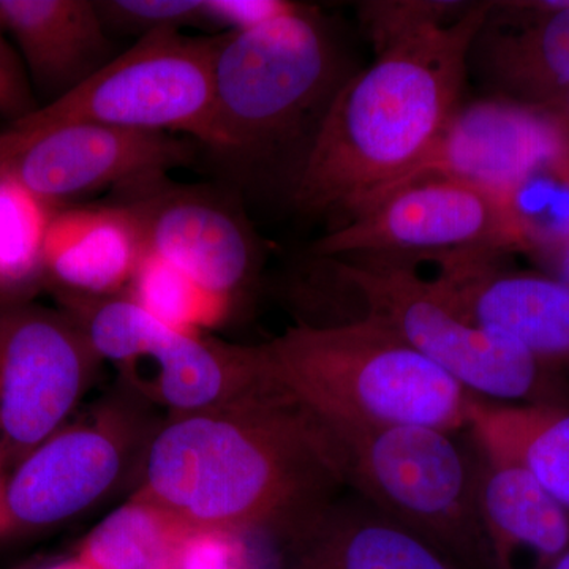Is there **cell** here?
I'll return each mask as SVG.
<instances>
[{
    "label": "cell",
    "instance_id": "obj_7",
    "mask_svg": "<svg viewBox=\"0 0 569 569\" xmlns=\"http://www.w3.org/2000/svg\"><path fill=\"white\" fill-rule=\"evenodd\" d=\"M527 250L515 217L496 194L429 178L397 187L310 247L316 258H369L413 266L500 260Z\"/></svg>",
    "mask_w": 569,
    "mask_h": 569
},
{
    "label": "cell",
    "instance_id": "obj_29",
    "mask_svg": "<svg viewBox=\"0 0 569 569\" xmlns=\"http://www.w3.org/2000/svg\"><path fill=\"white\" fill-rule=\"evenodd\" d=\"M557 263H559L560 277L557 279L563 280L569 284V247L560 254H557Z\"/></svg>",
    "mask_w": 569,
    "mask_h": 569
},
{
    "label": "cell",
    "instance_id": "obj_17",
    "mask_svg": "<svg viewBox=\"0 0 569 569\" xmlns=\"http://www.w3.org/2000/svg\"><path fill=\"white\" fill-rule=\"evenodd\" d=\"M0 29L17 43L36 93L48 103L116 58L91 0H0Z\"/></svg>",
    "mask_w": 569,
    "mask_h": 569
},
{
    "label": "cell",
    "instance_id": "obj_20",
    "mask_svg": "<svg viewBox=\"0 0 569 569\" xmlns=\"http://www.w3.org/2000/svg\"><path fill=\"white\" fill-rule=\"evenodd\" d=\"M468 432L479 451L515 463L569 511V406L473 400Z\"/></svg>",
    "mask_w": 569,
    "mask_h": 569
},
{
    "label": "cell",
    "instance_id": "obj_24",
    "mask_svg": "<svg viewBox=\"0 0 569 569\" xmlns=\"http://www.w3.org/2000/svg\"><path fill=\"white\" fill-rule=\"evenodd\" d=\"M475 2L460 0H367L356 3L362 32L373 52L437 26L459 20Z\"/></svg>",
    "mask_w": 569,
    "mask_h": 569
},
{
    "label": "cell",
    "instance_id": "obj_18",
    "mask_svg": "<svg viewBox=\"0 0 569 569\" xmlns=\"http://www.w3.org/2000/svg\"><path fill=\"white\" fill-rule=\"evenodd\" d=\"M144 254L140 224L126 204L62 206L44 241V283L66 295L123 293Z\"/></svg>",
    "mask_w": 569,
    "mask_h": 569
},
{
    "label": "cell",
    "instance_id": "obj_4",
    "mask_svg": "<svg viewBox=\"0 0 569 569\" xmlns=\"http://www.w3.org/2000/svg\"><path fill=\"white\" fill-rule=\"evenodd\" d=\"M260 348L272 383L321 426L468 429L477 396L373 321L301 323Z\"/></svg>",
    "mask_w": 569,
    "mask_h": 569
},
{
    "label": "cell",
    "instance_id": "obj_27",
    "mask_svg": "<svg viewBox=\"0 0 569 569\" xmlns=\"http://www.w3.org/2000/svg\"><path fill=\"white\" fill-rule=\"evenodd\" d=\"M206 20L224 32L249 31L305 9L288 0H204Z\"/></svg>",
    "mask_w": 569,
    "mask_h": 569
},
{
    "label": "cell",
    "instance_id": "obj_16",
    "mask_svg": "<svg viewBox=\"0 0 569 569\" xmlns=\"http://www.w3.org/2000/svg\"><path fill=\"white\" fill-rule=\"evenodd\" d=\"M282 535V569H470L358 493L331 498Z\"/></svg>",
    "mask_w": 569,
    "mask_h": 569
},
{
    "label": "cell",
    "instance_id": "obj_22",
    "mask_svg": "<svg viewBox=\"0 0 569 569\" xmlns=\"http://www.w3.org/2000/svg\"><path fill=\"white\" fill-rule=\"evenodd\" d=\"M56 209L0 167V306L26 302L44 283V241Z\"/></svg>",
    "mask_w": 569,
    "mask_h": 569
},
{
    "label": "cell",
    "instance_id": "obj_26",
    "mask_svg": "<svg viewBox=\"0 0 569 569\" xmlns=\"http://www.w3.org/2000/svg\"><path fill=\"white\" fill-rule=\"evenodd\" d=\"M178 569H253L242 535L193 530L183 546Z\"/></svg>",
    "mask_w": 569,
    "mask_h": 569
},
{
    "label": "cell",
    "instance_id": "obj_11",
    "mask_svg": "<svg viewBox=\"0 0 569 569\" xmlns=\"http://www.w3.org/2000/svg\"><path fill=\"white\" fill-rule=\"evenodd\" d=\"M546 173L569 176V140L559 114L488 96L460 103L425 159L387 193L421 179L445 178L507 203L520 187Z\"/></svg>",
    "mask_w": 569,
    "mask_h": 569
},
{
    "label": "cell",
    "instance_id": "obj_10",
    "mask_svg": "<svg viewBox=\"0 0 569 569\" xmlns=\"http://www.w3.org/2000/svg\"><path fill=\"white\" fill-rule=\"evenodd\" d=\"M99 361L66 312L0 306V466L20 462L61 430Z\"/></svg>",
    "mask_w": 569,
    "mask_h": 569
},
{
    "label": "cell",
    "instance_id": "obj_34",
    "mask_svg": "<svg viewBox=\"0 0 569 569\" xmlns=\"http://www.w3.org/2000/svg\"><path fill=\"white\" fill-rule=\"evenodd\" d=\"M567 369L569 370V365L567 366Z\"/></svg>",
    "mask_w": 569,
    "mask_h": 569
},
{
    "label": "cell",
    "instance_id": "obj_14",
    "mask_svg": "<svg viewBox=\"0 0 569 569\" xmlns=\"http://www.w3.org/2000/svg\"><path fill=\"white\" fill-rule=\"evenodd\" d=\"M126 458V438L112 426L58 430L6 478L7 527H50L80 515L114 486Z\"/></svg>",
    "mask_w": 569,
    "mask_h": 569
},
{
    "label": "cell",
    "instance_id": "obj_6",
    "mask_svg": "<svg viewBox=\"0 0 569 569\" xmlns=\"http://www.w3.org/2000/svg\"><path fill=\"white\" fill-rule=\"evenodd\" d=\"M325 427L346 488L470 569H493L477 508V449L430 427Z\"/></svg>",
    "mask_w": 569,
    "mask_h": 569
},
{
    "label": "cell",
    "instance_id": "obj_30",
    "mask_svg": "<svg viewBox=\"0 0 569 569\" xmlns=\"http://www.w3.org/2000/svg\"><path fill=\"white\" fill-rule=\"evenodd\" d=\"M557 114H559L561 126H563L565 132L568 134L569 140V96L565 99V102L560 104L556 110Z\"/></svg>",
    "mask_w": 569,
    "mask_h": 569
},
{
    "label": "cell",
    "instance_id": "obj_23",
    "mask_svg": "<svg viewBox=\"0 0 569 569\" xmlns=\"http://www.w3.org/2000/svg\"><path fill=\"white\" fill-rule=\"evenodd\" d=\"M127 293L164 323L198 332L227 313L228 302L206 293L174 268L146 253Z\"/></svg>",
    "mask_w": 569,
    "mask_h": 569
},
{
    "label": "cell",
    "instance_id": "obj_5",
    "mask_svg": "<svg viewBox=\"0 0 569 569\" xmlns=\"http://www.w3.org/2000/svg\"><path fill=\"white\" fill-rule=\"evenodd\" d=\"M316 260L340 290L358 299L361 312L347 320L383 326L471 395L498 403L569 406L559 369L539 361L511 337L468 320L418 268L369 258Z\"/></svg>",
    "mask_w": 569,
    "mask_h": 569
},
{
    "label": "cell",
    "instance_id": "obj_31",
    "mask_svg": "<svg viewBox=\"0 0 569 569\" xmlns=\"http://www.w3.org/2000/svg\"><path fill=\"white\" fill-rule=\"evenodd\" d=\"M2 466H0V529H6V509H3V486H6V478L2 477Z\"/></svg>",
    "mask_w": 569,
    "mask_h": 569
},
{
    "label": "cell",
    "instance_id": "obj_13",
    "mask_svg": "<svg viewBox=\"0 0 569 569\" xmlns=\"http://www.w3.org/2000/svg\"><path fill=\"white\" fill-rule=\"evenodd\" d=\"M470 71L490 96L556 111L569 96V0L492 2Z\"/></svg>",
    "mask_w": 569,
    "mask_h": 569
},
{
    "label": "cell",
    "instance_id": "obj_8",
    "mask_svg": "<svg viewBox=\"0 0 569 569\" xmlns=\"http://www.w3.org/2000/svg\"><path fill=\"white\" fill-rule=\"evenodd\" d=\"M213 39L163 31L142 37L80 88L21 121L96 122L144 132L186 133L211 148Z\"/></svg>",
    "mask_w": 569,
    "mask_h": 569
},
{
    "label": "cell",
    "instance_id": "obj_3",
    "mask_svg": "<svg viewBox=\"0 0 569 569\" xmlns=\"http://www.w3.org/2000/svg\"><path fill=\"white\" fill-rule=\"evenodd\" d=\"M351 70L312 7L216 37L211 149L247 174H279L288 192Z\"/></svg>",
    "mask_w": 569,
    "mask_h": 569
},
{
    "label": "cell",
    "instance_id": "obj_32",
    "mask_svg": "<svg viewBox=\"0 0 569 569\" xmlns=\"http://www.w3.org/2000/svg\"><path fill=\"white\" fill-rule=\"evenodd\" d=\"M44 569H91L84 561L77 559L70 561H63V563L54 565V567L44 568Z\"/></svg>",
    "mask_w": 569,
    "mask_h": 569
},
{
    "label": "cell",
    "instance_id": "obj_9",
    "mask_svg": "<svg viewBox=\"0 0 569 569\" xmlns=\"http://www.w3.org/2000/svg\"><path fill=\"white\" fill-rule=\"evenodd\" d=\"M193 159L192 142L173 133L104 123L18 121L0 132V167L54 208L162 179Z\"/></svg>",
    "mask_w": 569,
    "mask_h": 569
},
{
    "label": "cell",
    "instance_id": "obj_33",
    "mask_svg": "<svg viewBox=\"0 0 569 569\" xmlns=\"http://www.w3.org/2000/svg\"><path fill=\"white\" fill-rule=\"evenodd\" d=\"M550 569H569V549L560 557L559 560L556 561V563H553V567Z\"/></svg>",
    "mask_w": 569,
    "mask_h": 569
},
{
    "label": "cell",
    "instance_id": "obj_12",
    "mask_svg": "<svg viewBox=\"0 0 569 569\" xmlns=\"http://www.w3.org/2000/svg\"><path fill=\"white\" fill-rule=\"evenodd\" d=\"M163 183L164 178L126 189L132 198L122 204L140 224L146 253L230 305L260 268L252 230L212 197Z\"/></svg>",
    "mask_w": 569,
    "mask_h": 569
},
{
    "label": "cell",
    "instance_id": "obj_1",
    "mask_svg": "<svg viewBox=\"0 0 569 569\" xmlns=\"http://www.w3.org/2000/svg\"><path fill=\"white\" fill-rule=\"evenodd\" d=\"M343 486L325 427L276 387L174 415L149 443L137 493L192 530L282 533Z\"/></svg>",
    "mask_w": 569,
    "mask_h": 569
},
{
    "label": "cell",
    "instance_id": "obj_2",
    "mask_svg": "<svg viewBox=\"0 0 569 569\" xmlns=\"http://www.w3.org/2000/svg\"><path fill=\"white\" fill-rule=\"evenodd\" d=\"M490 6L475 2L459 20L392 44L348 78L291 186L301 211L342 224L425 159L463 102L468 52Z\"/></svg>",
    "mask_w": 569,
    "mask_h": 569
},
{
    "label": "cell",
    "instance_id": "obj_28",
    "mask_svg": "<svg viewBox=\"0 0 569 569\" xmlns=\"http://www.w3.org/2000/svg\"><path fill=\"white\" fill-rule=\"evenodd\" d=\"M40 107L20 52L0 29V118L7 119L10 126Z\"/></svg>",
    "mask_w": 569,
    "mask_h": 569
},
{
    "label": "cell",
    "instance_id": "obj_21",
    "mask_svg": "<svg viewBox=\"0 0 569 569\" xmlns=\"http://www.w3.org/2000/svg\"><path fill=\"white\" fill-rule=\"evenodd\" d=\"M192 529L134 493L89 533L80 557L91 569H178Z\"/></svg>",
    "mask_w": 569,
    "mask_h": 569
},
{
    "label": "cell",
    "instance_id": "obj_15",
    "mask_svg": "<svg viewBox=\"0 0 569 569\" xmlns=\"http://www.w3.org/2000/svg\"><path fill=\"white\" fill-rule=\"evenodd\" d=\"M498 261L440 266L433 280L468 320L511 337L553 369H567L569 284L557 277L503 271Z\"/></svg>",
    "mask_w": 569,
    "mask_h": 569
},
{
    "label": "cell",
    "instance_id": "obj_25",
    "mask_svg": "<svg viewBox=\"0 0 569 569\" xmlns=\"http://www.w3.org/2000/svg\"><path fill=\"white\" fill-rule=\"evenodd\" d=\"M108 33L137 36L206 28L204 0H102L96 2Z\"/></svg>",
    "mask_w": 569,
    "mask_h": 569
},
{
    "label": "cell",
    "instance_id": "obj_19",
    "mask_svg": "<svg viewBox=\"0 0 569 569\" xmlns=\"http://www.w3.org/2000/svg\"><path fill=\"white\" fill-rule=\"evenodd\" d=\"M477 508L493 569H550L569 549V511L523 468L477 447Z\"/></svg>",
    "mask_w": 569,
    "mask_h": 569
}]
</instances>
